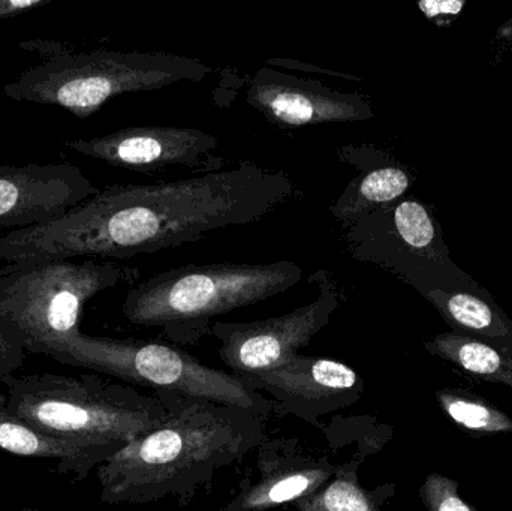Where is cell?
<instances>
[{"label":"cell","mask_w":512,"mask_h":511,"mask_svg":"<svg viewBox=\"0 0 512 511\" xmlns=\"http://www.w3.org/2000/svg\"><path fill=\"white\" fill-rule=\"evenodd\" d=\"M45 356L63 365L149 387L156 393L243 408L262 419L273 404L234 374L204 365L173 345L140 339H113L84 333L50 348Z\"/></svg>","instance_id":"obj_7"},{"label":"cell","mask_w":512,"mask_h":511,"mask_svg":"<svg viewBox=\"0 0 512 511\" xmlns=\"http://www.w3.org/2000/svg\"><path fill=\"white\" fill-rule=\"evenodd\" d=\"M379 506L378 492L361 488L352 464L339 467L318 491L294 503L297 511H381Z\"/></svg>","instance_id":"obj_19"},{"label":"cell","mask_w":512,"mask_h":511,"mask_svg":"<svg viewBox=\"0 0 512 511\" xmlns=\"http://www.w3.org/2000/svg\"><path fill=\"white\" fill-rule=\"evenodd\" d=\"M292 261L186 264L134 285L122 311L134 326L159 327L170 341L195 344L210 321L291 290L303 279Z\"/></svg>","instance_id":"obj_3"},{"label":"cell","mask_w":512,"mask_h":511,"mask_svg":"<svg viewBox=\"0 0 512 511\" xmlns=\"http://www.w3.org/2000/svg\"><path fill=\"white\" fill-rule=\"evenodd\" d=\"M194 57L140 51L93 50L63 54L21 72L3 87L12 101L63 108L78 119L125 93L147 92L180 81L198 83L212 74Z\"/></svg>","instance_id":"obj_5"},{"label":"cell","mask_w":512,"mask_h":511,"mask_svg":"<svg viewBox=\"0 0 512 511\" xmlns=\"http://www.w3.org/2000/svg\"><path fill=\"white\" fill-rule=\"evenodd\" d=\"M280 449L261 444L258 477L218 511H267L309 497L324 486L339 467L328 459L295 450L294 441H280Z\"/></svg>","instance_id":"obj_14"},{"label":"cell","mask_w":512,"mask_h":511,"mask_svg":"<svg viewBox=\"0 0 512 511\" xmlns=\"http://www.w3.org/2000/svg\"><path fill=\"white\" fill-rule=\"evenodd\" d=\"M346 230L352 257L388 270L421 296L480 287L454 263L433 207L420 198L403 197L379 207Z\"/></svg>","instance_id":"obj_8"},{"label":"cell","mask_w":512,"mask_h":511,"mask_svg":"<svg viewBox=\"0 0 512 511\" xmlns=\"http://www.w3.org/2000/svg\"><path fill=\"white\" fill-rule=\"evenodd\" d=\"M20 511H38V510H33V509H23V510H20Z\"/></svg>","instance_id":"obj_26"},{"label":"cell","mask_w":512,"mask_h":511,"mask_svg":"<svg viewBox=\"0 0 512 511\" xmlns=\"http://www.w3.org/2000/svg\"><path fill=\"white\" fill-rule=\"evenodd\" d=\"M240 378L256 392L268 393L283 414H292L310 425L357 404L364 392L363 378L345 363L301 354L273 371Z\"/></svg>","instance_id":"obj_11"},{"label":"cell","mask_w":512,"mask_h":511,"mask_svg":"<svg viewBox=\"0 0 512 511\" xmlns=\"http://www.w3.org/2000/svg\"><path fill=\"white\" fill-rule=\"evenodd\" d=\"M415 183L408 167L382 150L375 149L373 165L364 164L361 173L349 182L343 194L334 201L330 213L343 228L352 227L379 207L406 197Z\"/></svg>","instance_id":"obj_17"},{"label":"cell","mask_w":512,"mask_h":511,"mask_svg":"<svg viewBox=\"0 0 512 511\" xmlns=\"http://www.w3.org/2000/svg\"><path fill=\"white\" fill-rule=\"evenodd\" d=\"M439 407L460 428L478 435L512 432V419L481 396L460 389L436 392Z\"/></svg>","instance_id":"obj_20"},{"label":"cell","mask_w":512,"mask_h":511,"mask_svg":"<svg viewBox=\"0 0 512 511\" xmlns=\"http://www.w3.org/2000/svg\"><path fill=\"white\" fill-rule=\"evenodd\" d=\"M0 384L5 386L9 410L33 428L117 452L168 417L158 396L95 374L12 375Z\"/></svg>","instance_id":"obj_4"},{"label":"cell","mask_w":512,"mask_h":511,"mask_svg":"<svg viewBox=\"0 0 512 511\" xmlns=\"http://www.w3.org/2000/svg\"><path fill=\"white\" fill-rule=\"evenodd\" d=\"M168 417L96 468L101 503L185 504L265 441L264 419L243 408L156 393Z\"/></svg>","instance_id":"obj_2"},{"label":"cell","mask_w":512,"mask_h":511,"mask_svg":"<svg viewBox=\"0 0 512 511\" xmlns=\"http://www.w3.org/2000/svg\"><path fill=\"white\" fill-rule=\"evenodd\" d=\"M138 275L137 269L99 258L6 264L0 269V318L20 333L27 353L45 356L81 332L89 300L132 284Z\"/></svg>","instance_id":"obj_6"},{"label":"cell","mask_w":512,"mask_h":511,"mask_svg":"<svg viewBox=\"0 0 512 511\" xmlns=\"http://www.w3.org/2000/svg\"><path fill=\"white\" fill-rule=\"evenodd\" d=\"M495 41H501L502 44H511L512 42V15L510 20L505 21L496 33Z\"/></svg>","instance_id":"obj_25"},{"label":"cell","mask_w":512,"mask_h":511,"mask_svg":"<svg viewBox=\"0 0 512 511\" xmlns=\"http://www.w3.org/2000/svg\"><path fill=\"white\" fill-rule=\"evenodd\" d=\"M98 192L75 165H0V231L47 224Z\"/></svg>","instance_id":"obj_13"},{"label":"cell","mask_w":512,"mask_h":511,"mask_svg":"<svg viewBox=\"0 0 512 511\" xmlns=\"http://www.w3.org/2000/svg\"><path fill=\"white\" fill-rule=\"evenodd\" d=\"M432 356L489 383L512 387V353L462 333L445 332L424 342Z\"/></svg>","instance_id":"obj_18"},{"label":"cell","mask_w":512,"mask_h":511,"mask_svg":"<svg viewBox=\"0 0 512 511\" xmlns=\"http://www.w3.org/2000/svg\"><path fill=\"white\" fill-rule=\"evenodd\" d=\"M26 356L20 333L0 318V383L23 368Z\"/></svg>","instance_id":"obj_22"},{"label":"cell","mask_w":512,"mask_h":511,"mask_svg":"<svg viewBox=\"0 0 512 511\" xmlns=\"http://www.w3.org/2000/svg\"><path fill=\"white\" fill-rule=\"evenodd\" d=\"M423 297L453 332L512 353V320L483 285L429 291Z\"/></svg>","instance_id":"obj_16"},{"label":"cell","mask_w":512,"mask_h":511,"mask_svg":"<svg viewBox=\"0 0 512 511\" xmlns=\"http://www.w3.org/2000/svg\"><path fill=\"white\" fill-rule=\"evenodd\" d=\"M309 282L318 297L294 311L251 323H215L210 333L221 342L219 357L237 377L273 371L307 347L340 308L343 290L330 272L321 269Z\"/></svg>","instance_id":"obj_9"},{"label":"cell","mask_w":512,"mask_h":511,"mask_svg":"<svg viewBox=\"0 0 512 511\" xmlns=\"http://www.w3.org/2000/svg\"><path fill=\"white\" fill-rule=\"evenodd\" d=\"M294 180L254 162L156 185H111L47 224L0 236V263L129 260L254 224L295 197Z\"/></svg>","instance_id":"obj_1"},{"label":"cell","mask_w":512,"mask_h":511,"mask_svg":"<svg viewBox=\"0 0 512 511\" xmlns=\"http://www.w3.org/2000/svg\"><path fill=\"white\" fill-rule=\"evenodd\" d=\"M0 450L24 458L56 462V470L75 480H86L95 468L113 458L117 450L101 444L45 434L15 416L8 396L0 393Z\"/></svg>","instance_id":"obj_15"},{"label":"cell","mask_w":512,"mask_h":511,"mask_svg":"<svg viewBox=\"0 0 512 511\" xmlns=\"http://www.w3.org/2000/svg\"><path fill=\"white\" fill-rule=\"evenodd\" d=\"M424 17L438 27H447L462 14L466 0H421L417 3Z\"/></svg>","instance_id":"obj_23"},{"label":"cell","mask_w":512,"mask_h":511,"mask_svg":"<svg viewBox=\"0 0 512 511\" xmlns=\"http://www.w3.org/2000/svg\"><path fill=\"white\" fill-rule=\"evenodd\" d=\"M420 498L427 511H480L460 497L456 480L439 473L427 476L420 488Z\"/></svg>","instance_id":"obj_21"},{"label":"cell","mask_w":512,"mask_h":511,"mask_svg":"<svg viewBox=\"0 0 512 511\" xmlns=\"http://www.w3.org/2000/svg\"><path fill=\"white\" fill-rule=\"evenodd\" d=\"M246 101L268 122L283 129L366 122L375 117L372 104L360 93L339 92L319 81L271 68L256 71L246 90Z\"/></svg>","instance_id":"obj_12"},{"label":"cell","mask_w":512,"mask_h":511,"mask_svg":"<svg viewBox=\"0 0 512 511\" xmlns=\"http://www.w3.org/2000/svg\"><path fill=\"white\" fill-rule=\"evenodd\" d=\"M65 146L111 167L144 174L173 167H207L216 171L224 165V159L212 156L219 147L218 138L194 128L134 126L99 137L66 141Z\"/></svg>","instance_id":"obj_10"},{"label":"cell","mask_w":512,"mask_h":511,"mask_svg":"<svg viewBox=\"0 0 512 511\" xmlns=\"http://www.w3.org/2000/svg\"><path fill=\"white\" fill-rule=\"evenodd\" d=\"M50 0H0V20L47 5Z\"/></svg>","instance_id":"obj_24"}]
</instances>
